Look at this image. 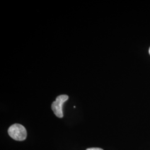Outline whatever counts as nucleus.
<instances>
[{
	"label": "nucleus",
	"mask_w": 150,
	"mask_h": 150,
	"mask_svg": "<svg viewBox=\"0 0 150 150\" xmlns=\"http://www.w3.org/2000/svg\"><path fill=\"white\" fill-rule=\"evenodd\" d=\"M86 150H103L100 148H89L86 149Z\"/></svg>",
	"instance_id": "nucleus-3"
},
{
	"label": "nucleus",
	"mask_w": 150,
	"mask_h": 150,
	"mask_svg": "<svg viewBox=\"0 0 150 150\" xmlns=\"http://www.w3.org/2000/svg\"><path fill=\"white\" fill-rule=\"evenodd\" d=\"M8 134L12 139L16 141H24L27 137L26 129L23 126L18 123L11 125L8 129Z\"/></svg>",
	"instance_id": "nucleus-1"
},
{
	"label": "nucleus",
	"mask_w": 150,
	"mask_h": 150,
	"mask_svg": "<svg viewBox=\"0 0 150 150\" xmlns=\"http://www.w3.org/2000/svg\"><path fill=\"white\" fill-rule=\"evenodd\" d=\"M149 54H150V49H149Z\"/></svg>",
	"instance_id": "nucleus-4"
},
{
	"label": "nucleus",
	"mask_w": 150,
	"mask_h": 150,
	"mask_svg": "<svg viewBox=\"0 0 150 150\" xmlns=\"http://www.w3.org/2000/svg\"><path fill=\"white\" fill-rule=\"evenodd\" d=\"M69 96L66 95H61L57 97L56 100L52 102L51 108L54 114L59 118H62L64 113L62 111V106L64 102L67 101Z\"/></svg>",
	"instance_id": "nucleus-2"
}]
</instances>
